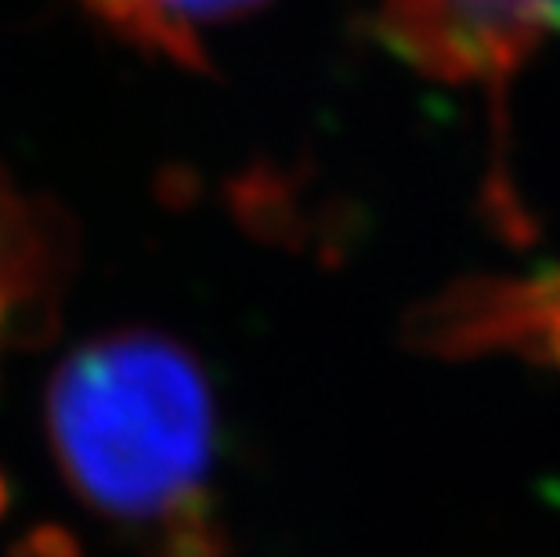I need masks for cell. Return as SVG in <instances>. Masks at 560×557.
Returning a JSON list of instances; mask_svg holds the SVG:
<instances>
[{
    "label": "cell",
    "mask_w": 560,
    "mask_h": 557,
    "mask_svg": "<svg viewBox=\"0 0 560 557\" xmlns=\"http://www.w3.org/2000/svg\"><path fill=\"white\" fill-rule=\"evenodd\" d=\"M47 434L83 503L124 525L192 521L218 449L199 362L152 329L94 337L58 365Z\"/></svg>",
    "instance_id": "6da1fadb"
},
{
    "label": "cell",
    "mask_w": 560,
    "mask_h": 557,
    "mask_svg": "<svg viewBox=\"0 0 560 557\" xmlns=\"http://www.w3.org/2000/svg\"><path fill=\"white\" fill-rule=\"evenodd\" d=\"M380 37L434 77L485 80L560 40V0H384Z\"/></svg>",
    "instance_id": "7a4b0ae2"
},
{
    "label": "cell",
    "mask_w": 560,
    "mask_h": 557,
    "mask_svg": "<svg viewBox=\"0 0 560 557\" xmlns=\"http://www.w3.org/2000/svg\"><path fill=\"white\" fill-rule=\"evenodd\" d=\"M265 0H83V8L130 44L177 62H196L199 37L260 8Z\"/></svg>",
    "instance_id": "3957f363"
}]
</instances>
